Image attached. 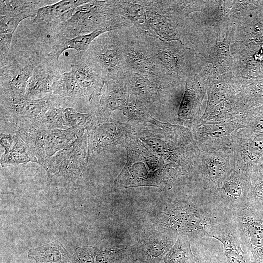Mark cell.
Masks as SVG:
<instances>
[{"label":"cell","mask_w":263,"mask_h":263,"mask_svg":"<svg viewBox=\"0 0 263 263\" xmlns=\"http://www.w3.org/2000/svg\"><path fill=\"white\" fill-rule=\"evenodd\" d=\"M46 56L43 53L9 55L0 65V101H20L24 99L27 82L36 66Z\"/></svg>","instance_id":"cell-9"},{"label":"cell","mask_w":263,"mask_h":263,"mask_svg":"<svg viewBox=\"0 0 263 263\" xmlns=\"http://www.w3.org/2000/svg\"><path fill=\"white\" fill-rule=\"evenodd\" d=\"M122 111L123 114L129 119L128 122L134 127L135 124L146 126L147 123H150L157 127L164 128L170 124L169 122L155 119L148 113L145 105L131 95L128 104Z\"/></svg>","instance_id":"cell-34"},{"label":"cell","mask_w":263,"mask_h":263,"mask_svg":"<svg viewBox=\"0 0 263 263\" xmlns=\"http://www.w3.org/2000/svg\"><path fill=\"white\" fill-rule=\"evenodd\" d=\"M113 2L118 13L133 24L141 34L161 40L147 21L143 0H114Z\"/></svg>","instance_id":"cell-26"},{"label":"cell","mask_w":263,"mask_h":263,"mask_svg":"<svg viewBox=\"0 0 263 263\" xmlns=\"http://www.w3.org/2000/svg\"><path fill=\"white\" fill-rule=\"evenodd\" d=\"M178 236L166 231H148L132 246V257L138 263L163 262Z\"/></svg>","instance_id":"cell-20"},{"label":"cell","mask_w":263,"mask_h":263,"mask_svg":"<svg viewBox=\"0 0 263 263\" xmlns=\"http://www.w3.org/2000/svg\"><path fill=\"white\" fill-rule=\"evenodd\" d=\"M36 263H38V262H36ZM69 263V262H67V263Z\"/></svg>","instance_id":"cell-48"},{"label":"cell","mask_w":263,"mask_h":263,"mask_svg":"<svg viewBox=\"0 0 263 263\" xmlns=\"http://www.w3.org/2000/svg\"><path fill=\"white\" fill-rule=\"evenodd\" d=\"M18 137V135L5 134L0 133V144L5 150V153L8 152L14 145Z\"/></svg>","instance_id":"cell-45"},{"label":"cell","mask_w":263,"mask_h":263,"mask_svg":"<svg viewBox=\"0 0 263 263\" xmlns=\"http://www.w3.org/2000/svg\"><path fill=\"white\" fill-rule=\"evenodd\" d=\"M150 7L177 25L190 14L200 11L206 1L194 0H148Z\"/></svg>","instance_id":"cell-27"},{"label":"cell","mask_w":263,"mask_h":263,"mask_svg":"<svg viewBox=\"0 0 263 263\" xmlns=\"http://www.w3.org/2000/svg\"><path fill=\"white\" fill-rule=\"evenodd\" d=\"M231 169L229 153L213 150L202 151L192 178L204 190L211 191L220 187Z\"/></svg>","instance_id":"cell-18"},{"label":"cell","mask_w":263,"mask_h":263,"mask_svg":"<svg viewBox=\"0 0 263 263\" xmlns=\"http://www.w3.org/2000/svg\"><path fill=\"white\" fill-rule=\"evenodd\" d=\"M119 30L128 71L162 77L148 47L146 35L131 22Z\"/></svg>","instance_id":"cell-15"},{"label":"cell","mask_w":263,"mask_h":263,"mask_svg":"<svg viewBox=\"0 0 263 263\" xmlns=\"http://www.w3.org/2000/svg\"><path fill=\"white\" fill-rule=\"evenodd\" d=\"M85 129L88 137V156L93 158L114 146L124 145L135 129L128 122L123 123L112 119L98 108L92 112Z\"/></svg>","instance_id":"cell-10"},{"label":"cell","mask_w":263,"mask_h":263,"mask_svg":"<svg viewBox=\"0 0 263 263\" xmlns=\"http://www.w3.org/2000/svg\"><path fill=\"white\" fill-rule=\"evenodd\" d=\"M228 215L212 200L208 191L195 183L191 197H176L166 205L160 218L163 231L194 241L211 237Z\"/></svg>","instance_id":"cell-1"},{"label":"cell","mask_w":263,"mask_h":263,"mask_svg":"<svg viewBox=\"0 0 263 263\" xmlns=\"http://www.w3.org/2000/svg\"><path fill=\"white\" fill-rule=\"evenodd\" d=\"M248 111L240 93H234L225 89H215L208 94L206 107L200 119L211 122L224 121Z\"/></svg>","instance_id":"cell-19"},{"label":"cell","mask_w":263,"mask_h":263,"mask_svg":"<svg viewBox=\"0 0 263 263\" xmlns=\"http://www.w3.org/2000/svg\"><path fill=\"white\" fill-rule=\"evenodd\" d=\"M147 21L162 40L181 41L177 25L150 6L148 0H143Z\"/></svg>","instance_id":"cell-30"},{"label":"cell","mask_w":263,"mask_h":263,"mask_svg":"<svg viewBox=\"0 0 263 263\" xmlns=\"http://www.w3.org/2000/svg\"><path fill=\"white\" fill-rule=\"evenodd\" d=\"M29 162L38 163L36 157L32 152L25 153L15 152L4 153L0 159V164L3 167L26 164Z\"/></svg>","instance_id":"cell-41"},{"label":"cell","mask_w":263,"mask_h":263,"mask_svg":"<svg viewBox=\"0 0 263 263\" xmlns=\"http://www.w3.org/2000/svg\"><path fill=\"white\" fill-rule=\"evenodd\" d=\"M202 71L179 84L174 92L171 105L172 121L174 125L191 129L200 120L206 107L209 87L214 72L210 64Z\"/></svg>","instance_id":"cell-5"},{"label":"cell","mask_w":263,"mask_h":263,"mask_svg":"<svg viewBox=\"0 0 263 263\" xmlns=\"http://www.w3.org/2000/svg\"><path fill=\"white\" fill-rule=\"evenodd\" d=\"M58 60L47 55L34 68L27 82L24 99L44 98L51 93L53 80L58 74Z\"/></svg>","instance_id":"cell-22"},{"label":"cell","mask_w":263,"mask_h":263,"mask_svg":"<svg viewBox=\"0 0 263 263\" xmlns=\"http://www.w3.org/2000/svg\"><path fill=\"white\" fill-rule=\"evenodd\" d=\"M132 134L166 163L178 165L193 174L201 151L189 128L170 123L154 129L143 127Z\"/></svg>","instance_id":"cell-3"},{"label":"cell","mask_w":263,"mask_h":263,"mask_svg":"<svg viewBox=\"0 0 263 263\" xmlns=\"http://www.w3.org/2000/svg\"><path fill=\"white\" fill-rule=\"evenodd\" d=\"M124 145L127 162L114 181L116 188L155 186L170 190L190 181V171L178 165L166 163L133 134Z\"/></svg>","instance_id":"cell-2"},{"label":"cell","mask_w":263,"mask_h":263,"mask_svg":"<svg viewBox=\"0 0 263 263\" xmlns=\"http://www.w3.org/2000/svg\"><path fill=\"white\" fill-rule=\"evenodd\" d=\"M247 113L224 121L211 122L200 119L195 122L190 130L201 152L213 150L230 153L236 132L246 127Z\"/></svg>","instance_id":"cell-11"},{"label":"cell","mask_w":263,"mask_h":263,"mask_svg":"<svg viewBox=\"0 0 263 263\" xmlns=\"http://www.w3.org/2000/svg\"><path fill=\"white\" fill-rule=\"evenodd\" d=\"M13 36V34H0V65L5 62L9 55Z\"/></svg>","instance_id":"cell-44"},{"label":"cell","mask_w":263,"mask_h":263,"mask_svg":"<svg viewBox=\"0 0 263 263\" xmlns=\"http://www.w3.org/2000/svg\"><path fill=\"white\" fill-rule=\"evenodd\" d=\"M77 61L91 65L105 80L123 78L128 70L119 29L97 37L83 54L77 56Z\"/></svg>","instance_id":"cell-7"},{"label":"cell","mask_w":263,"mask_h":263,"mask_svg":"<svg viewBox=\"0 0 263 263\" xmlns=\"http://www.w3.org/2000/svg\"><path fill=\"white\" fill-rule=\"evenodd\" d=\"M95 263H116L133 259L132 246H104L94 247Z\"/></svg>","instance_id":"cell-38"},{"label":"cell","mask_w":263,"mask_h":263,"mask_svg":"<svg viewBox=\"0 0 263 263\" xmlns=\"http://www.w3.org/2000/svg\"><path fill=\"white\" fill-rule=\"evenodd\" d=\"M88 157L86 133L48 159L45 170L49 181L60 187L76 184L84 173Z\"/></svg>","instance_id":"cell-8"},{"label":"cell","mask_w":263,"mask_h":263,"mask_svg":"<svg viewBox=\"0 0 263 263\" xmlns=\"http://www.w3.org/2000/svg\"><path fill=\"white\" fill-rule=\"evenodd\" d=\"M192 242L196 263H228L223 245L218 240L205 237Z\"/></svg>","instance_id":"cell-28"},{"label":"cell","mask_w":263,"mask_h":263,"mask_svg":"<svg viewBox=\"0 0 263 263\" xmlns=\"http://www.w3.org/2000/svg\"><path fill=\"white\" fill-rule=\"evenodd\" d=\"M48 2L37 0H1L0 16L13 18L21 22L26 18H34L38 9L45 6Z\"/></svg>","instance_id":"cell-29"},{"label":"cell","mask_w":263,"mask_h":263,"mask_svg":"<svg viewBox=\"0 0 263 263\" xmlns=\"http://www.w3.org/2000/svg\"><path fill=\"white\" fill-rule=\"evenodd\" d=\"M50 94L58 99L64 106L72 103L76 99H81L79 86L71 70L56 75Z\"/></svg>","instance_id":"cell-31"},{"label":"cell","mask_w":263,"mask_h":263,"mask_svg":"<svg viewBox=\"0 0 263 263\" xmlns=\"http://www.w3.org/2000/svg\"><path fill=\"white\" fill-rule=\"evenodd\" d=\"M211 238L222 244L228 263H254L243 248L236 225L231 215L228 216L215 229Z\"/></svg>","instance_id":"cell-23"},{"label":"cell","mask_w":263,"mask_h":263,"mask_svg":"<svg viewBox=\"0 0 263 263\" xmlns=\"http://www.w3.org/2000/svg\"><path fill=\"white\" fill-rule=\"evenodd\" d=\"M243 249L254 263H263V210L247 206L232 214Z\"/></svg>","instance_id":"cell-16"},{"label":"cell","mask_w":263,"mask_h":263,"mask_svg":"<svg viewBox=\"0 0 263 263\" xmlns=\"http://www.w3.org/2000/svg\"><path fill=\"white\" fill-rule=\"evenodd\" d=\"M89 0H63L40 8L33 23L43 32L55 35L59 27L72 16L75 9Z\"/></svg>","instance_id":"cell-21"},{"label":"cell","mask_w":263,"mask_h":263,"mask_svg":"<svg viewBox=\"0 0 263 263\" xmlns=\"http://www.w3.org/2000/svg\"><path fill=\"white\" fill-rule=\"evenodd\" d=\"M27 255L36 262L42 263H66L70 257L68 252L58 240L32 248Z\"/></svg>","instance_id":"cell-33"},{"label":"cell","mask_w":263,"mask_h":263,"mask_svg":"<svg viewBox=\"0 0 263 263\" xmlns=\"http://www.w3.org/2000/svg\"><path fill=\"white\" fill-rule=\"evenodd\" d=\"M130 22L118 13L113 0H89L75 9L60 27L57 36L72 38L95 31L115 30Z\"/></svg>","instance_id":"cell-6"},{"label":"cell","mask_w":263,"mask_h":263,"mask_svg":"<svg viewBox=\"0 0 263 263\" xmlns=\"http://www.w3.org/2000/svg\"><path fill=\"white\" fill-rule=\"evenodd\" d=\"M191 240L185 236H178L174 245L165 257L164 263H196Z\"/></svg>","instance_id":"cell-37"},{"label":"cell","mask_w":263,"mask_h":263,"mask_svg":"<svg viewBox=\"0 0 263 263\" xmlns=\"http://www.w3.org/2000/svg\"><path fill=\"white\" fill-rule=\"evenodd\" d=\"M149 50L162 77L174 83L200 73L207 62L198 52L179 41H166L146 36Z\"/></svg>","instance_id":"cell-4"},{"label":"cell","mask_w":263,"mask_h":263,"mask_svg":"<svg viewBox=\"0 0 263 263\" xmlns=\"http://www.w3.org/2000/svg\"><path fill=\"white\" fill-rule=\"evenodd\" d=\"M70 66L79 86L81 98L90 101L102 95L105 80L96 70L83 61H77Z\"/></svg>","instance_id":"cell-24"},{"label":"cell","mask_w":263,"mask_h":263,"mask_svg":"<svg viewBox=\"0 0 263 263\" xmlns=\"http://www.w3.org/2000/svg\"><path fill=\"white\" fill-rule=\"evenodd\" d=\"M116 263H135V261L133 259H130L126 260L122 262Z\"/></svg>","instance_id":"cell-46"},{"label":"cell","mask_w":263,"mask_h":263,"mask_svg":"<svg viewBox=\"0 0 263 263\" xmlns=\"http://www.w3.org/2000/svg\"><path fill=\"white\" fill-rule=\"evenodd\" d=\"M250 187L249 174L232 169L220 187L208 191L214 203L232 215L248 205Z\"/></svg>","instance_id":"cell-17"},{"label":"cell","mask_w":263,"mask_h":263,"mask_svg":"<svg viewBox=\"0 0 263 263\" xmlns=\"http://www.w3.org/2000/svg\"><path fill=\"white\" fill-rule=\"evenodd\" d=\"M246 126L255 130L263 131V105L248 111L246 117Z\"/></svg>","instance_id":"cell-43"},{"label":"cell","mask_w":263,"mask_h":263,"mask_svg":"<svg viewBox=\"0 0 263 263\" xmlns=\"http://www.w3.org/2000/svg\"><path fill=\"white\" fill-rule=\"evenodd\" d=\"M135 263H138L136 262L135 261ZM164 263L163 262H161V263Z\"/></svg>","instance_id":"cell-47"},{"label":"cell","mask_w":263,"mask_h":263,"mask_svg":"<svg viewBox=\"0 0 263 263\" xmlns=\"http://www.w3.org/2000/svg\"><path fill=\"white\" fill-rule=\"evenodd\" d=\"M69 263H95L94 247L82 246L77 247L69 258Z\"/></svg>","instance_id":"cell-42"},{"label":"cell","mask_w":263,"mask_h":263,"mask_svg":"<svg viewBox=\"0 0 263 263\" xmlns=\"http://www.w3.org/2000/svg\"><path fill=\"white\" fill-rule=\"evenodd\" d=\"M46 129L43 128H18L15 131L28 146L36 157L38 163L45 169L48 159L45 152L44 142Z\"/></svg>","instance_id":"cell-32"},{"label":"cell","mask_w":263,"mask_h":263,"mask_svg":"<svg viewBox=\"0 0 263 263\" xmlns=\"http://www.w3.org/2000/svg\"><path fill=\"white\" fill-rule=\"evenodd\" d=\"M77 137L71 130L47 129L44 138L45 152L48 158L53 156L74 142Z\"/></svg>","instance_id":"cell-35"},{"label":"cell","mask_w":263,"mask_h":263,"mask_svg":"<svg viewBox=\"0 0 263 263\" xmlns=\"http://www.w3.org/2000/svg\"><path fill=\"white\" fill-rule=\"evenodd\" d=\"M42 126L43 128L48 129H68L65 108L62 107H56L49 110L44 115Z\"/></svg>","instance_id":"cell-40"},{"label":"cell","mask_w":263,"mask_h":263,"mask_svg":"<svg viewBox=\"0 0 263 263\" xmlns=\"http://www.w3.org/2000/svg\"><path fill=\"white\" fill-rule=\"evenodd\" d=\"M105 86L99 110L109 115L113 111L123 110L130 99V94L123 78L106 80Z\"/></svg>","instance_id":"cell-25"},{"label":"cell","mask_w":263,"mask_h":263,"mask_svg":"<svg viewBox=\"0 0 263 263\" xmlns=\"http://www.w3.org/2000/svg\"><path fill=\"white\" fill-rule=\"evenodd\" d=\"M123 79L131 96L145 105L154 106L169 103L180 83L157 75L130 71H127Z\"/></svg>","instance_id":"cell-13"},{"label":"cell","mask_w":263,"mask_h":263,"mask_svg":"<svg viewBox=\"0 0 263 263\" xmlns=\"http://www.w3.org/2000/svg\"><path fill=\"white\" fill-rule=\"evenodd\" d=\"M232 169L250 174L263 163V131L245 127L234 137L230 153Z\"/></svg>","instance_id":"cell-14"},{"label":"cell","mask_w":263,"mask_h":263,"mask_svg":"<svg viewBox=\"0 0 263 263\" xmlns=\"http://www.w3.org/2000/svg\"><path fill=\"white\" fill-rule=\"evenodd\" d=\"M240 94L248 111L263 105V78L242 80Z\"/></svg>","instance_id":"cell-36"},{"label":"cell","mask_w":263,"mask_h":263,"mask_svg":"<svg viewBox=\"0 0 263 263\" xmlns=\"http://www.w3.org/2000/svg\"><path fill=\"white\" fill-rule=\"evenodd\" d=\"M62 106L58 99L50 94L38 99L0 101V114L16 129L43 128L42 123L46 112L53 108Z\"/></svg>","instance_id":"cell-12"},{"label":"cell","mask_w":263,"mask_h":263,"mask_svg":"<svg viewBox=\"0 0 263 263\" xmlns=\"http://www.w3.org/2000/svg\"><path fill=\"white\" fill-rule=\"evenodd\" d=\"M251 187L248 206L263 210V163L250 174Z\"/></svg>","instance_id":"cell-39"}]
</instances>
